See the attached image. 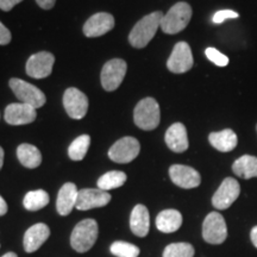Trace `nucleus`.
Listing matches in <instances>:
<instances>
[{"mask_svg": "<svg viewBox=\"0 0 257 257\" xmlns=\"http://www.w3.org/2000/svg\"><path fill=\"white\" fill-rule=\"evenodd\" d=\"M114 28V18L107 12H99L89 17L83 25V34L87 37H100Z\"/></svg>", "mask_w": 257, "mask_h": 257, "instance_id": "16", "label": "nucleus"}, {"mask_svg": "<svg viewBox=\"0 0 257 257\" xmlns=\"http://www.w3.org/2000/svg\"><path fill=\"white\" fill-rule=\"evenodd\" d=\"M111 194L99 188H83L78 193L76 206L79 211H87L91 208L104 207L111 201Z\"/></svg>", "mask_w": 257, "mask_h": 257, "instance_id": "13", "label": "nucleus"}, {"mask_svg": "<svg viewBox=\"0 0 257 257\" xmlns=\"http://www.w3.org/2000/svg\"><path fill=\"white\" fill-rule=\"evenodd\" d=\"M162 17V12L155 11L153 14L144 16L141 21H138L128 35V42L131 46L136 49L146 48L156 35L157 29L161 28Z\"/></svg>", "mask_w": 257, "mask_h": 257, "instance_id": "1", "label": "nucleus"}, {"mask_svg": "<svg viewBox=\"0 0 257 257\" xmlns=\"http://www.w3.org/2000/svg\"><path fill=\"white\" fill-rule=\"evenodd\" d=\"M182 225V214L176 210H165L160 212L156 218V227L163 233L178 231Z\"/></svg>", "mask_w": 257, "mask_h": 257, "instance_id": "22", "label": "nucleus"}, {"mask_svg": "<svg viewBox=\"0 0 257 257\" xmlns=\"http://www.w3.org/2000/svg\"><path fill=\"white\" fill-rule=\"evenodd\" d=\"M232 172L245 180L257 178V157L251 155L240 156L233 162Z\"/></svg>", "mask_w": 257, "mask_h": 257, "instance_id": "23", "label": "nucleus"}, {"mask_svg": "<svg viewBox=\"0 0 257 257\" xmlns=\"http://www.w3.org/2000/svg\"><path fill=\"white\" fill-rule=\"evenodd\" d=\"M126 174L119 170H111L106 173L98 180V188L102 191H110V189L119 188L126 182Z\"/></svg>", "mask_w": 257, "mask_h": 257, "instance_id": "26", "label": "nucleus"}, {"mask_svg": "<svg viewBox=\"0 0 257 257\" xmlns=\"http://www.w3.org/2000/svg\"><path fill=\"white\" fill-rule=\"evenodd\" d=\"M141 144L135 137H123L118 140L108 150V157L117 163H130L140 155Z\"/></svg>", "mask_w": 257, "mask_h": 257, "instance_id": "7", "label": "nucleus"}, {"mask_svg": "<svg viewBox=\"0 0 257 257\" xmlns=\"http://www.w3.org/2000/svg\"><path fill=\"white\" fill-rule=\"evenodd\" d=\"M202 237L210 244H221L227 237V227L224 217L218 212H211L202 224Z\"/></svg>", "mask_w": 257, "mask_h": 257, "instance_id": "8", "label": "nucleus"}, {"mask_svg": "<svg viewBox=\"0 0 257 257\" xmlns=\"http://www.w3.org/2000/svg\"><path fill=\"white\" fill-rule=\"evenodd\" d=\"M36 3L41 9L43 10H50L55 6L56 0H36Z\"/></svg>", "mask_w": 257, "mask_h": 257, "instance_id": "34", "label": "nucleus"}, {"mask_svg": "<svg viewBox=\"0 0 257 257\" xmlns=\"http://www.w3.org/2000/svg\"><path fill=\"white\" fill-rule=\"evenodd\" d=\"M127 70V64L121 59H113L104 64L100 79L102 88L106 92H113L123 82Z\"/></svg>", "mask_w": 257, "mask_h": 257, "instance_id": "6", "label": "nucleus"}, {"mask_svg": "<svg viewBox=\"0 0 257 257\" xmlns=\"http://www.w3.org/2000/svg\"><path fill=\"white\" fill-rule=\"evenodd\" d=\"M89 144H91V137L88 135H81V136L75 138L68 149L70 160L81 161L85 159L86 154L88 152Z\"/></svg>", "mask_w": 257, "mask_h": 257, "instance_id": "27", "label": "nucleus"}, {"mask_svg": "<svg viewBox=\"0 0 257 257\" xmlns=\"http://www.w3.org/2000/svg\"><path fill=\"white\" fill-rule=\"evenodd\" d=\"M239 193V182L233 178H226L214 193L212 198V205L218 210H226L237 200Z\"/></svg>", "mask_w": 257, "mask_h": 257, "instance_id": "11", "label": "nucleus"}, {"mask_svg": "<svg viewBox=\"0 0 257 257\" xmlns=\"http://www.w3.org/2000/svg\"><path fill=\"white\" fill-rule=\"evenodd\" d=\"M50 236L48 225L38 223L29 227L24 234V250L29 253L37 251Z\"/></svg>", "mask_w": 257, "mask_h": 257, "instance_id": "17", "label": "nucleus"}, {"mask_svg": "<svg viewBox=\"0 0 257 257\" xmlns=\"http://www.w3.org/2000/svg\"><path fill=\"white\" fill-rule=\"evenodd\" d=\"M36 108L23 102H15L6 106L4 118L10 125H27L36 119Z\"/></svg>", "mask_w": 257, "mask_h": 257, "instance_id": "14", "label": "nucleus"}, {"mask_svg": "<svg viewBox=\"0 0 257 257\" xmlns=\"http://www.w3.org/2000/svg\"><path fill=\"white\" fill-rule=\"evenodd\" d=\"M3 165H4V149L0 147V170L3 168Z\"/></svg>", "mask_w": 257, "mask_h": 257, "instance_id": "37", "label": "nucleus"}, {"mask_svg": "<svg viewBox=\"0 0 257 257\" xmlns=\"http://www.w3.org/2000/svg\"><path fill=\"white\" fill-rule=\"evenodd\" d=\"M170 180L179 187L191 189L201 184V176L194 168L184 165H173L169 168Z\"/></svg>", "mask_w": 257, "mask_h": 257, "instance_id": "15", "label": "nucleus"}, {"mask_svg": "<svg viewBox=\"0 0 257 257\" xmlns=\"http://www.w3.org/2000/svg\"><path fill=\"white\" fill-rule=\"evenodd\" d=\"M206 57L211 62H213L218 67H226L229 64V57L224 54H221L219 50H217L216 48H207L205 50Z\"/></svg>", "mask_w": 257, "mask_h": 257, "instance_id": "30", "label": "nucleus"}, {"mask_svg": "<svg viewBox=\"0 0 257 257\" xmlns=\"http://www.w3.org/2000/svg\"><path fill=\"white\" fill-rule=\"evenodd\" d=\"M55 56L48 51L34 54L29 57L27 62V74L34 79H44L53 72Z\"/></svg>", "mask_w": 257, "mask_h": 257, "instance_id": "12", "label": "nucleus"}, {"mask_svg": "<svg viewBox=\"0 0 257 257\" xmlns=\"http://www.w3.org/2000/svg\"><path fill=\"white\" fill-rule=\"evenodd\" d=\"M239 15L237 12L232 11V10H220V11L216 12L212 17V22L214 24H221L223 22L226 21V19H233L238 18Z\"/></svg>", "mask_w": 257, "mask_h": 257, "instance_id": "31", "label": "nucleus"}, {"mask_svg": "<svg viewBox=\"0 0 257 257\" xmlns=\"http://www.w3.org/2000/svg\"><path fill=\"white\" fill-rule=\"evenodd\" d=\"M193 63L194 60L189 44L186 42H179L174 46V49L167 61V68L172 73L184 74L192 68Z\"/></svg>", "mask_w": 257, "mask_h": 257, "instance_id": "9", "label": "nucleus"}, {"mask_svg": "<svg viewBox=\"0 0 257 257\" xmlns=\"http://www.w3.org/2000/svg\"><path fill=\"white\" fill-rule=\"evenodd\" d=\"M49 194L43 189L31 191L25 194L23 205L28 211H38L49 204Z\"/></svg>", "mask_w": 257, "mask_h": 257, "instance_id": "25", "label": "nucleus"}, {"mask_svg": "<svg viewBox=\"0 0 257 257\" xmlns=\"http://www.w3.org/2000/svg\"><path fill=\"white\" fill-rule=\"evenodd\" d=\"M98 231V223L94 219H85L76 224L70 236L73 249L80 253L88 251L96 242Z\"/></svg>", "mask_w": 257, "mask_h": 257, "instance_id": "4", "label": "nucleus"}, {"mask_svg": "<svg viewBox=\"0 0 257 257\" xmlns=\"http://www.w3.org/2000/svg\"><path fill=\"white\" fill-rule=\"evenodd\" d=\"M2 257H18V256L16 255L15 252H8V253H5V255L2 256Z\"/></svg>", "mask_w": 257, "mask_h": 257, "instance_id": "38", "label": "nucleus"}, {"mask_svg": "<svg viewBox=\"0 0 257 257\" xmlns=\"http://www.w3.org/2000/svg\"><path fill=\"white\" fill-rule=\"evenodd\" d=\"M130 227L137 237H146L150 229V216L144 205H136L130 216Z\"/></svg>", "mask_w": 257, "mask_h": 257, "instance_id": "20", "label": "nucleus"}, {"mask_svg": "<svg viewBox=\"0 0 257 257\" xmlns=\"http://www.w3.org/2000/svg\"><path fill=\"white\" fill-rule=\"evenodd\" d=\"M78 193V188L72 182H67L61 187L56 201V210L60 216H68L73 211V208L76 206Z\"/></svg>", "mask_w": 257, "mask_h": 257, "instance_id": "19", "label": "nucleus"}, {"mask_svg": "<svg viewBox=\"0 0 257 257\" xmlns=\"http://www.w3.org/2000/svg\"><path fill=\"white\" fill-rule=\"evenodd\" d=\"M166 144L172 152L184 153L188 149V136L186 126L182 123H174L168 127L165 136Z\"/></svg>", "mask_w": 257, "mask_h": 257, "instance_id": "18", "label": "nucleus"}, {"mask_svg": "<svg viewBox=\"0 0 257 257\" xmlns=\"http://www.w3.org/2000/svg\"><path fill=\"white\" fill-rule=\"evenodd\" d=\"M194 248L189 243H173L163 250V257H193Z\"/></svg>", "mask_w": 257, "mask_h": 257, "instance_id": "28", "label": "nucleus"}, {"mask_svg": "<svg viewBox=\"0 0 257 257\" xmlns=\"http://www.w3.org/2000/svg\"><path fill=\"white\" fill-rule=\"evenodd\" d=\"M111 252L117 257H138L141 250L138 246L127 242H114L111 244Z\"/></svg>", "mask_w": 257, "mask_h": 257, "instance_id": "29", "label": "nucleus"}, {"mask_svg": "<svg viewBox=\"0 0 257 257\" xmlns=\"http://www.w3.org/2000/svg\"><path fill=\"white\" fill-rule=\"evenodd\" d=\"M256 130H257V126H256Z\"/></svg>", "mask_w": 257, "mask_h": 257, "instance_id": "39", "label": "nucleus"}, {"mask_svg": "<svg viewBox=\"0 0 257 257\" xmlns=\"http://www.w3.org/2000/svg\"><path fill=\"white\" fill-rule=\"evenodd\" d=\"M17 157L19 162L29 169L37 168L42 163V154L38 148L28 143L21 144L17 148Z\"/></svg>", "mask_w": 257, "mask_h": 257, "instance_id": "24", "label": "nucleus"}, {"mask_svg": "<svg viewBox=\"0 0 257 257\" xmlns=\"http://www.w3.org/2000/svg\"><path fill=\"white\" fill-rule=\"evenodd\" d=\"M63 106L70 118L82 119L88 111V98L80 89L70 87L63 94Z\"/></svg>", "mask_w": 257, "mask_h": 257, "instance_id": "10", "label": "nucleus"}, {"mask_svg": "<svg viewBox=\"0 0 257 257\" xmlns=\"http://www.w3.org/2000/svg\"><path fill=\"white\" fill-rule=\"evenodd\" d=\"M191 5L185 2L176 3L169 9L166 15H163L161 21V29L167 35H175L187 28L192 18Z\"/></svg>", "mask_w": 257, "mask_h": 257, "instance_id": "2", "label": "nucleus"}, {"mask_svg": "<svg viewBox=\"0 0 257 257\" xmlns=\"http://www.w3.org/2000/svg\"><path fill=\"white\" fill-rule=\"evenodd\" d=\"M208 141L214 149L221 153L232 152L238 144L237 135L231 128H225L219 133H211L208 136Z\"/></svg>", "mask_w": 257, "mask_h": 257, "instance_id": "21", "label": "nucleus"}, {"mask_svg": "<svg viewBox=\"0 0 257 257\" xmlns=\"http://www.w3.org/2000/svg\"><path fill=\"white\" fill-rule=\"evenodd\" d=\"M8 204H6V201L3 199L2 195H0V217L2 216H5L6 213H8Z\"/></svg>", "mask_w": 257, "mask_h": 257, "instance_id": "35", "label": "nucleus"}, {"mask_svg": "<svg viewBox=\"0 0 257 257\" xmlns=\"http://www.w3.org/2000/svg\"><path fill=\"white\" fill-rule=\"evenodd\" d=\"M11 32H10L9 29L0 22V46H8L10 42H11Z\"/></svg>", "mask_w": 257, "mask_h": 257, "instance_id": "32", "label": "nucleus"}, {"mask_svg": "<svg viewBox=\"0 0 257 257\" xmlns=\"http://www.w3.org/2000/svg\"><path fill=\"white\" fill-rule=\"evenodd\" d=\"M250 238H251V242L253 245L257 248V226L252 227L251 232H250Z\"/></svg>", "mask_w": 257, "mask_h": 257, "instance_id": "36", "label": "nucleus"}, {"mask_svg": "<svg viewBox=\"0 0 257 257\" xmlns=\"http://www.w3.org/2000/svg\"><path fill=\"white\" fill-rule=\"evenodd\" d=\"M10 88L15 93V95L21 100L23 104H28L35 108H40L46 104L47 98L46 94L37 88L36 86L31 85L24 80L12 78L9 81Z\"/></svg>", "mask_w": 257, "mask_h": 257, "instance_id": "5", "label": "nucleus"}, {"mask_svg": "<svg viewBox=\"0 0 257 257\" xmlns=\"http://www.w3.org/2000/svg\"><path fill=\"white\" fill-rule=\"evenodd\" d=\"M22 2H23V0H0V10H3V11L5 12H9L11 11L16 5Z\"/></svg>", "mask_w": 257, "mask_h": 257, "instance_id": "33", "label": "nucleus"}, {"mask_svg": "<svg viewBox=\"0 0 257 257\" xmlns=\"http://www.w3.org/2000/svg\"><path fill=\"white\" fill-rule=\"evenodd\" d=\"M134 120L135 124L142 130H155L161 120L159 102L154 98H144L138 101L134 110Z\"/></svg>", "mask_w": 257, "mask_h": 257, "instance_id": "3", "label": "nucleus"}]
</instances>
